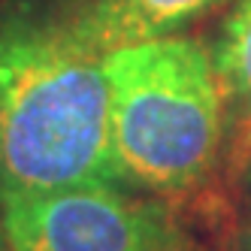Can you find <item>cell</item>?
Returning <instances> with one entry per match:
<instances>
[{
  "instance_id": "obj_3",
  "label": "cell",
  "mask_w": 251,
  "mask_h": 251,
  "mask_svg": "<svg viewBox=\"0 0 251 251\" xmlns=\"http://www.w3.org/2000/svg\"><path fill=\"white\" fill-rule=\"evenodd\" d=\"M127 185H76L0 197L12 251H188L167 206Z\"/></svg>"
},
{
  "instance_id": "obj_8",
  "label": "cell",
  "mask_w": 251,
  "mask_h": 251,
  "mask_svg": "<svg viewBox=\"0 0 251 251\" xmlns=\"http://www.w3.org/2000/svg\"><path fill=\"white\" fill-rule=\"evenodd\" d=\"M0 251H12L9 242H6V233H3V221H0Z\"/></svg>"
},
{
  "instance_id": "obj_7",
  "label": "cell",
  "mask_w": 251,
  "mask_h": 251,
  "mask_svg": "<svg viewBox=\"0 0 251 251\" xmlns=\"http://www.w3.org/2000/svg\"><path fill=\"white\" fill-rule=\"evenodd\" d=\"M236 251H251V227L242 230V236H239V242H236Z\"/></svg>"
},
{
  "instance_id": "obj_4",
  "label": "cell",
  "mask_w": 251,
  "mask_h": 251,
  "mask_svg": "<svg viewBox=\"0 0 251 251\" xmlns=\"http://www.w3.org/2000/svg\"><path fill=\"white\" fill-rule=\"evenodd\" d=\"M61 12L55 19L97 55L115 49L176 37L182 27L197 22L227 0H55Z\"/></svg>"
},
{
  "instance_id": "obj_5",
  "label": "cell",
  "mask_w": 251,
  "mask_h": 251,
  "mask_svg": "<svg viewBox=\"0 0 251 251\" xmlns=\"http://www.w3.org/2000/svg\"><path fill=\"white\" fill-rule=\"evenodd\" d=\"M212 58L224 94V115L236 127V154L242 164L251 146V0H233Z\"/></svg>"
},
{
  "instance_id": "obj_2",
  "label": "cell",
  "mask_w": 251,
  "mask_h": 251,
  "mask_svg": "<svg viewBox=\"0 0 251 251\" xmlns=\"http://www.w3.org/2000/svg\"><path fill=\"white\" fill-rule=\"evenodd\" d=\"M103 67L121 182L157 194L197 188L212 173L224 136L212 51L176 33L115 49Z\"/></svg>"
},
{
  "instance_id": "obj_1",
  "label": "cell",
  "mask_w": 251,
  "mask_h": 251,
  "mask_svg": "<svg viewBox=\"0 0 251 251\" xmlns=\"http://www.w3.org/2000/svg\"><path fill=\"white\" fill-rule=\"evenodd\" d=\"M124 185L109 130L103 55L55 15L0 19V197Z\"/></svg>"
},
{
  "instance_id": "obj_6",
  "label": "cell",
  "mask_w": 251,
  "mask_h": 251,
  "mask_svg": "<svg viewBox=\"0 0 251 251\" xmlns=\"http://www.w3.org/2000/svg\"><path fill=\"white\" fill-rule=\"evenodd\" d=\"M239 173H242V178H245V188L251 191V146H248V151H245V157H242V164H239Z\"/></svg>"
}]
</instances>
